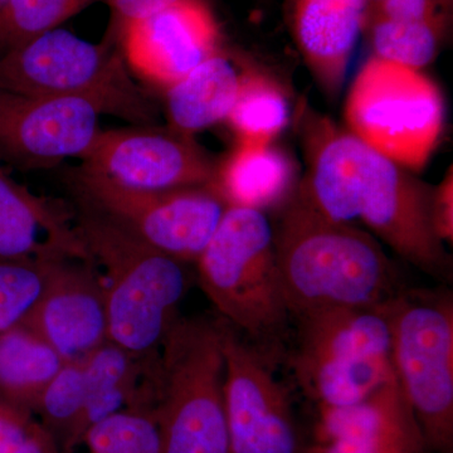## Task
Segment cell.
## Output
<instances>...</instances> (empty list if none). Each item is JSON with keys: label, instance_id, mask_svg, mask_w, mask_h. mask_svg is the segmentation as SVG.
<instances>
[{"label": "cell", "instance_id": "obj_1", "mask_svg": "<svg viewBox=\"0 0 453 453\" xmlns=\"http://www.w3.org/2000/svg\"><path fill=\"white\" fill-rule=\"evenodd\" d=\"M310 174L300 192L336 222L360 219L408 264L436 279L451 275V258L432 225V190L327 119L305 129Z\"/></svg>", "mask_w": 453, "mask_h": 453}, {"label": "cell", "instance_id": "obj_2", "mask_svg": "<svg viewBox=\"0 0 453 453\" xmlns=\"http://www.w3.org/2000/svg\"><path fill=\"white\" fill-rule=\"evenodd\" d=\"M275 250L292 320L384 305L402 291L395 265L374 235L327 219L300 192L283 210Z\"/></svg>", "mask_w": 453, "mask_h": 453}, {"label": "cell", "instance_id": "obj_3", "mask_svg": "<svg viewBox=\"0 0 453 453\" xmlns=\"http://www.w3.org/2000/svg\"><path fill=\"white\" fill-rule=\"evenodd\" d=\"M76 229L88 257L104 268L109 340L145 359L159 354L189 288L187 264L145 242L81 199Z\"/></svg>", "mask_w": 453, "mask_h": 453}, {"label": "cell", "instance_id": "obj_4", "mask_svg": "<svg viewBox=\"0 0 453 453\" xmlns=\"http://www.w3.org/2000/svg\"><path fill=\"white\" fill-rule=\"evenodd\" d=\"M196 265L199 285L223 321L275 363L292 316L277 265L275 229L264 211L226 208Z\"/></svg>", "mask_w": 453, "mask_h": 453}, {"label": "cell", "instance_id": "obj_5", "mask_svg": "<svg viewBox=\"0 0 453 453\" xmlns=\"http://www.w3.org/2000/svg\"><path fill=\"white\" fill-rule=\"evenodd\" d=\"M222 323L179 318L155 360L163 453H231Z\"/></svg>", "mask_w": 453, "mask_h": 453}, {"label": "cell", "instance_id": "obj_6", "mask_svg": "<svg viewBox=\"0 0 453 453\" xmlns=\"http://www.w3.org/2000/svg\"><path fill=\"white\" fill-rule=\"evenodd\" d=\"M388 303L292 320L296 336L291 368L318 407L357 403L395 377Z\"/></svg>", "mask_w": 453, "mask_h": 453}, {"label": "cell", "instance_id": "obj_7", "mask_svg": "<svg viewBox=\"0 0 453 453\" xmlns=\"http://www.w3.org/2000/svg\"><path fill=\"white\" fill-rule=\"evenodd\" d=\"M344 116L349 133L401 168L419 172L442 136L445 104L421 71L375 56L351 83Z\"/></svg>", "mask_w": 453, "mask_h": 453}, {"label": "cell", "instance_id": "obj_8", "mask_svg": "<svg viewBox=\"0 0 453 453\" xmlns=\"http://www.w3.org/2000/svg\"><path fill=\"white\" fill-rule=\"evenodd\" d=\"M393 369L429 451L453 446V299L449 291L399 292L388 303Z\"/></svg>", "mask_w": 453, "mask_h": 453}, {"label": "cell", "instance_id": "obj_9", "mask_svg": "<svg viewBox=\"0 0 453 453\" xmlns=\"http://www.w3.org/2000/svg\"><path fill=\"white\" fill-rule=\"evenodd\" d=\"M0 89L22 96H83L105 112L145 120V98L106 44L91 43L65 29H52L5 50Z\"/></svg>", "mask_w": 453, "mask_h": 453}, {"label": "cell", "instance_id": "obj_10", "mask_svg": "<svg viewBox=\"0 0 453 453\" xmlns=\"http://www.w3.org/2000/svg\"><path fill=\"white\" fill-rule=\"evenodd\" d=\"M79 180L82 199L184 264H196L228 208L211 186L133 189L85 170Z\"/></svg>", "mask_w": 453, "mask_h": 453}, {"label": "cell", "instance_id": "obj_11", "mask_svg": "<svg viewBox=\"0 0 453 453\" xmlns=\"http://www.w3.org/2000/svg\"><path fill=\"white\" fill-rule=\"evenodd\" d=\"M231 453H308L273 365L223 321Z\"/></svg>", "mask_w": 453, "mask_h": 453}, {"label": "cell", "instance_id": "obj_12", "mask_svg": "<svg viewBox=\"0 0 453 453\" xmlns=\"http://www.w3.org/2000/svg\"><path fill=\"white\" fill-rule=\"evenodd\" d=\"M82 170L140 190L211 186L217 172L184 136L144 129L101 131Z\"/></svg>", "mask_w": 453, "mask_h": 453}, {"label": "cell", "instance_id": "obj_13", "mask_svg": "<svg viewBox=\"0 0 453 453\" xmlns=\"http://www.w3.org/2000/svg\"><path fill=\"white\" fill-rule=\"evenodd\" d=\"M89 262L52 259L40 300L20 324L68 362L82 359L109 340L105 286Z\"/></svg>", "mask_w": 453, "mask_h": 453}, {"label": "cell", "instance_id": "obj_14", "mask_svg": "<svg viewBox=\"0 0 453 453\" xmlns=\"http://www.w3.org/2000/svg\"><path fill=\"white\" fill-rule=\"evenodd\" d=\"M104 107L83 96L0 94V145L27 162L85 157L100 135Z\"/></svg>", "mask_w": 453, "mask_h": 453}, {"label": "cell", "instance_id": "obj_15", "mask_svg": "<svg viewBox=\"0 0 453 453\" xmlns=\"http://www.w3.org/2000/svg\"><path fill=\"white\" fill-rule=\"evenodd\" d=\"M122 32L130 65L168 88L219 53V25L204 0H178Z\"/></svg>", "mask_w": 453, "mask_h": 453}, {"label": "cell", "instance_id": "obj_16", "mask_svg": "<svg viewBox=\"0 0 453 453\" xmlns=\"http://www.w3.org/2000/svg\"><path fill=\"white\" fill-rule=\"evenodd\" d=\"M308 453H427L412 408L396 378L357 403L318 407Z\"/></svg>", "mask_w": 453, "mask_h": 453}, {"label": "cell", "instance_id": "obj_17", "mask_svg": "<svg viewBox=\"0 0 453 453\" xmlns=\"http://www.w3.org/2000/svg\"><path fill=\"white\" fill-rule=\"evenodd\" d=\"M368 0H291V28L316 81L327 95L342 88Z\"/></svg>", "mask_w": 453, "mask_h": 453}, {"label": "cell", "instance_id": "obj_18", "mask_svg": "<svg viewBox=\"0 0 453 453\" xmlns=\"http://www.w3.org/2000/svg\"><path fill=\"white\" fill-rule=\"evenodd\" d=\"M88 258L76 226L0 172V259Z\"/></svg>", "mask_w": 453, "mask_h": 453}, {"label": "cell", "instance_id": "obj_19", "mask_svg": "<svg viewBox=\"0 0 453 453\" xmlns=\"http://www.w3.org/2000/svg\"><path fill=\"white\" fill-rule=\"evenodd\" d=\"M154 359L130 354L107 342L82 357L85 372V405L79 437L91 426L127 410L139 395H153Z\"/></svg>", "mask_w": 453, "mask_h": 453}, {"label": "cell", "instance_id": "obj_20", "mask_svg": "<svg viewBox=\"0 0 453 453\" xmlns=\"http://www.w3.org/2000/svg\"><path fill=\"white\" fill-rule=\"evenodd\" d=\"M295 174L294 162L280 149L238 142L211 187L228 207L264 211L288 198Z\"/></svg>", "mask_w": 453, "mask_h": 453}, {"label": "cell", "instance_id": "obj_21", "mask_svg": "<svg viewBox=\"0 0 453 453\" xmlns=\"http://www.w3.org/2000/svg\"><path fill=\"white\" fill-rule=\"evenodd\" d=\"M242 76L219 53L205 59L168 89V113L178 133L189 134L225 120L231 112Z\"/></svg>", "mask_w": 453, "mask_h": 453}, {"label": "cell", "instance_id": "obj_22", "mask_svg": "<svg viewBox=\"0 0 453 453\" xmlns=\"http://www.w3.org/2000/svg\"><path fill=\"white\" fill-rule=\"evenodd\" d=\"M65 360L25 325L0 334V399L18 408H35Z\"/></svg>", "mask_w": 453, "mask_h": 453}, {"label": "cell", "instance_id": "obj_23", "mask_svg": "<svg viewBox=\"0 0 453 453\" xmlns=\"http://www.w3.org/2000/svg\"><path fill=\"white\" fill-rule=\"evenodd\" d=\"M288 103L275 82L244 74L240 94L226 116L241 144L270 145L288 127Z\"/></svg>", "mask_w": 453, "mask_h": 453}, {"label": "cell", "instance_id": "obj_24", "mask_svg": "<svg viewBox=\"0 0 453 453\" xmlns=\"http://www.w3.org/2000/svg\"><path fill=\"white\" fill-rule=\"evenodd\" d=\"M447 28V20L408 22L374 19L372 46L377 57L419 70L434 61Z\"/></svg>", "mask_w": 453, "mask_h": 453}, {"label": "cell", "instance_id": "obj_25", "mask_svg": "<svg viewBox=\"0 0 453 453\" xmlns=\"http://www.w3.org/2000/svg\"><path fill=\"white\" fill-rule=\"evenodd\" d=\"M96 0H11L0 16V46L14 49L58 28Z\"/></svg>", "mask_w": 453, "mask_h": 453}, {"label": "cell", "instance_id": "obj_26", "mask_svg": "<svg viewBox=\"0 0 453 453\" xmlns=\"http://www.w3.org/2000/svg\"><path fill=\"white\" fill-rule=\"evenodd\" d=\"M82 438L88 453H163L155 417L134 410L91 426Z\"/></svg>", "mask_w": 453, "mask_h": 453}, {"label": "cell", "instance_id": "obj_27", "mask_svg": "<svg viewBox=\"0 0 453 453\" xmlns=\"http://www.w3.org/2000/svg\"><path fill=\"white\" fill-rule=\"evenodd\" d=\"M50 261L0 259V334L22 324L35 308Z\"/></svg>", "mask_w": 453, "mask_h": 453}, {"label": "cell", "instance_id": "obj_28", "mask_svg": "<svg viewBox=\"0 0 453 453\" xmlns=\"http://www.w3.org/2000/svg\"><path fill=\"white\" fill-rule=\"evenodd\" d=\"M85 405V372L82 359L70 360L57 372L43 390L35 408L44 419L70 440L79 438L80 422Z\"/></svg>", "mask_w": 453, "mask_h": 453}, {"label": "cell", "instance_id": "obj_29", "mask_svg": "<svg viewBox=\"0 0 453 453\" xmlns=\"http://www.w3.org/2000/svg\"><path fill=\"white\" fill-rule=\"evenodd\" d=\"M25 411L0 399V453H53L49 434Z\"/></svg>", "mask_w": 453, "mask_h": 453}, {"label": "cell", "instance_id": "obj_30", "mask_svg": "<svg viewBox=\"0 0 453 453\" xmlns=\"http://www.w3.org/2000/svg\"><path fill=\"white\" fill-rule=\"evenodd\" d=\"M432 225L442 242L453 241V178L452 170L447 173L442 183L432 190Z\"/></svg>", "mask_w": 453, "mask_h": 453}, {"label": "cell", "instance_id": "obj_31", "mask_svg": "<svg viewBox=\"0 0 453 453\" xmlns=\"http://www.w3.org/2000/svg\"><path fill=\"white\" fill-rule=\"evenodd\" d=\"M107 2L111 5L116 17L120 19L121 25L124 26L151 16L178 0H107Z\"/></svg>", "mask_w": 453, "mask_h": 453}, {"label": "cell", "instance_id": "obj_32", "mask_svg": "<svg viewBox=\"0 0 453 453\" xmlns=\"http://www.w3.org/2000/svg\"><path fill=\"white\" fill-rule=\"evenodd\" d=\"M9 2H11V0H0V16H2L3 12L5 11V8H7Z\"/></svg>", "mask_w": 453, "mask_h": 453}, {"label": "cell", "instance_id": "obj_33", "mask_svg": "<svg viewBox=\"0 0 453 453\" xmlns=\"http://www.w3.org/2000/svg\"><path fill=\"white\" fill-rule=\"evenodd\" d=\"M372 2H375V0H372Z\"/></svg>", "mask_w": 453, "mask_h": 453}]
</instances>
